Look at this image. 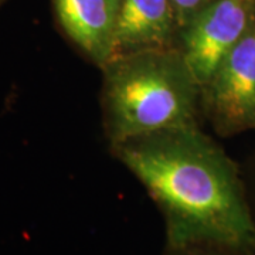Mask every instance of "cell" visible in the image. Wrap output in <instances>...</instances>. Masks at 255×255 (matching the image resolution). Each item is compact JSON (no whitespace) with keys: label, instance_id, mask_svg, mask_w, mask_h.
<instances>
[{"label":"cell","instance_id":"277c9868","mask_svg":"<svg viewBox=\"0 0 255 255\" xmlns=\"http://www.w3.org/2000/svg\"><path fill=\"white\" fill-rule=\"evenodd\" d=\"M255 21V0H210L180 28L177 48L203 88Z\"/></svg>","mask_w":255,"mask_h":255},{"label":"cell","instance_id":"6da1fadb","mask_svg":"<svg viewBox=\"0 0 255 255\" xmlns=\"http://www.w3.org/2000/svg\"><path fill=\"white\" fill-rule=\"evenodd\" d=\"M112 150L162 210L172 246L255 251V216L240 169L199 125L133 137Z\"/></svg>","mask_w":255,"mask_h":255},{"label":"cell","instance_id":"52a82bcc","mask_svg":"<svg viewBox=\"0 0 255 255\" xmlns=\"http://www.w3.org/2000/svg\"><path fill=\"white\" fill-rule=\"evenodd\" d=\"M172 1L177 13L179 24L182 28L209 3L210 0H172Z\"/></svg>","mask_w":255,"mask_h":255},{"label":"cell","instance_id":"5b68a950","mask_svg":"<svg viewBox=\"0 0 255 255\" xmlns=\"http://www.w3.org/2000/svg\"><path fill=\"white\" fill-rule=\"evenodd\" d=\"M179 33L172 0H122L112 57L177 48Z\"/></svg>","mask_w":255,"mask_h":255},{"label":"cell","instance_id":"3957f363","mask_svg":"<svg viewBox=\"0 0 255 255\" xmlns=\"http://www.w3.org/2000/svg\"><path fill=\"white\" fill-rule=\"evenodd\" d=\"M201 111L223 136L255 130V21L201 88Z\"/></svg>","mask_w":255,"mask_h":255},{"label":"cell","instance_id":"8992f818","mask_svg":"<svg viewBox=\"0 0 255 255\" xmlns=\"http://www.w3.org/2000/svg\"><path fill=\"white\" fill-rule=\"evenodd\" d=\"M53 4L64 34L102 68L112 57L122 0H53Z\"/></svg>","mask_w":255,"mask_h":255},{"label":"cell","instance_id":"7a4b0ae2","mask_svg":"<svg viewBox=\"0 0 255 255\" xmlns=\"http://www.w3.org/2000/svg\"><path fill=\"white\" fill-rule=\"evenodd\" d=\"M101 70L111 146L199 125L201 87L179 48L117 55Z\"/></svg>","mask_w":255,"mask_h":255},{"label":"cell","instance_id":"ba28073f","mask_svg":"<svg viewBox=\"0 0 255 255\" xmlns=\"http://www.w3.org/2000/svg\"><path fill=\"white\" fill-rule=\"evenodd\" d=\"M213 255H255V251H237V250H217Z\"/></svg>","mask_w":255,"mask_h":255}]
</instances>
